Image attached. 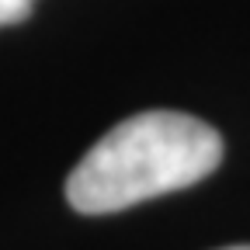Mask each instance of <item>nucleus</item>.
<instances>
[{"label":"nucleus","instance_id":"f257e3e1","mask_svg":"<svg viewBox=\"0 0 250 250\" xmlns=\"http://www.w3.org/2000/svg\"><path fill=\"white\" fill-rule=\"evenodd\" d=\"M223 160L212 125L184 111H139L87 149L66 181V198L83 215H108L181 191Z\"/></svg>","mask_w":250,"mask_h":250},{"label":"nucleus","instance_id":"f03ea898","mask_svg":"<svg viewBox=\"0 0 250 250\" xmlns=\"http://www.w3.org/2000/svg\"><path fill=\"white\" fill-rule=\"evenodd\" d=\"M31 7H35V0H0V28L24 21L31 14Z\"/></svg>","mask_w":250,"mask_h":250},{"label":"nucleus","instance_id":"7ed1b4c3","mask_svg":"<svg viewBox=\"0 0 250 250\" xmlns=\"http://www.w3.org/2000/svg\"><path fill=\"white\" fill-rule=\"evenodd\" d=\"M226 250H250V247H226Z\"/></svg>","mask_w":250,"mask_h":250}]
</instances>
